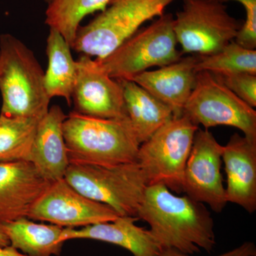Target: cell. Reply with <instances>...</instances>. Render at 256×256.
Segmentation results:
<instances>
[{"label": "cell", "mask_w": 256, "mask_h": 256, "mask_svg": "<svg viewBox=\"0 0 256 256\" xmlns=\"http://www.w3.org/2000/svg\"><path fill=\"white\" fill-rule=\"evenodd\" d=\"M183 116L206 130L232 126L256 142V111L207 72H197L196 84Z\"/></svg>", "instance_id": "obj_9"}, {"label": "cell", "mask_w": 256, "mask_h": 256, "mask_svg": "<svg viewBox=\"0 0 256 256\" xmlns=\"http://www.w3.org/2000/svg\"><path fill=\"white\" fill-rule=\"evenodd\" d=\"M10 246L28 256H58L64 242L60 240L63 227L38 224L28 218L0 224Z\"/></svg>", "instance_id": "obj_19"}, {"label": "cell", "mask_w": 256, "mask_h": 256, "mask_svg": "<svg viewBox=\"0 0 256 256\" xmlns=\"http://www.w3.org/2000/svg\"><path fill=\"white\" fill-rule=\"evenodd\" d=\"M225 2L236 1L244 6L246 14L245 22L235 38V42L240 46L255 50L256 47V0H216Z\"/></svg>", "instance_id": "obj_25"}, {"label": "cell", "mask_w": 256, "mask_h": 256, "mask_svg": "<svg viewBox=\"0 0 256 256\" xmlns=\"http://www.w3.org/2000/svg\"><path fill=\"white\" fill-rule=\"evenodd\" d=\"M64 178L82 195L110 206L120 216H137L148 186L137 162L114 166L70 163Z\"/></svg>", "instance_id": "obj_5"}, {"label": "cell", "mask_w": 256, "mask_h": 256, "mask_svg": "<svg viewBox=\"0 0 256 256\" xmlns=\"http://www.w3.org/2000/svg\"><path fill=\"white\" fill-rule=\"evenodd\" d=\"M223 151L212 132L198 128L184 172L183 193L206 204L216 213L228 203L220 172Z\"/></svg>", "instance_id": "obj_11"}, {"label": "cell", "mask_w": 256, "mask_h": 256, "mask_svg": "<svg viewBox=\"0 0 256 256\" xmlns=\"http://www.w3.org/2000/svg\"><path fill=\"white\" fill-rule=\"evenodd\" d=\"M117 80L124 92L128 118L141 144L172 118V111L136 82Z\"/></svg>", "instance_id": "obj_18"}, {"label": "cell", "mask_w": 256, "mask_h": 256, "mask_svg": "<svg viewBox=\"0 0 256 256\" xmlns=\"http://www.w3.org/2000/svg\"><path fill=\"white\" fill-rule=\"evenodd\" d=\"M198 129L184 116L173 117L140 144L137 162L148 186L163 184L171 192L183 193L184 172Z\"/></svg>", "instance_id": "obj_7"}, {"label": "cell", "mask_w": 256, "mask_h": 256, "mask_svg": "<svg viewBox=\"0 0 256 256\" xmlns=\"http://www.w3.org/2000/svg\"><path fill=\"white\" fill-rule=\"evenodd\" d=\"M63 132L70 163L114 166L137 162L140 143L128 117L97 118L72 111Z\"/></svg>", "instance_id": "obj_2"}, {"label": "cell", "mask_w": 256, "mask_h": 256, "mask_svg": "<svg viewBox=\"0 0 256 256\" xmlns=\"http://www.w3.org/2000/svg\"><path fill=\"white\" fill-rule=\"evenodd\" d=\"M10 246L9 239L3 233L2 230L0 229V246L6 247Z\"/></svg>", "instance_id": "obj_28"}, {"label": "cell", "mask_w": 256, "mask_h": 256, "mask_svg": "<svg viewBox=\"0 0 256 256\" xmlns=\"http://www.w3.org/2000/svg\"><path fill=\"white\" fill-rule=\"evenodd\" d=\"M76 63L72 92L74 112L102 119L128 118L122 88L100 68L95 60L82 54Z\"/></svg>", "instance_id": "obj_12"}, {"label": "cell", "mask_w": 256, "mask_h": 256, "mask_svg": "<svg viewBox=\"0 0 256 256\" xmlns=\"http://www.w3.org/2000/svg\"><path fill=\"white\" fill-rule=\"evenodd\" d=\"M227 201L248 213L256 210V142L234 133L224 146Z\"/></svg>", "instance_id": "obj_16"}, {"label": "cell", "mask_w": 256, "mask_h": 256, "mask_svg": "<svg viewBox=\"0 0 256 256\" xmlns=\"http://www.w3.org/2000/svg\"><path fill=\"white\" fill-rule=\"evenodd\" d=\"M50 183L30 162L0 163V224L28 218Z\"/></svg>", "instance_id": "obj_13"}, {"label": "cell", "mask_w": 256, "mask_h": 256, "mask_svg": "<svg viewBox=\"0 0 256 256\" xmlns=\"http://www.w3.org/2000/svg\"><path fill=\"white\" fill-rule=\"evenodd\" d=\"M181 11L174 18V31L182 54L208 56L235 40L242 23L216 0H182Z\"/></svg>", "instance_id": "obj_8"}, {"label": "cell", "mask_w": 256, "mask_h": 256, "mask_svg": "<svg viewBox=\"0 0 256 256\" xmlns=\"http://www.w3.org/2000/svg\"><path fill=\"white\" fill-rule=\"evenodd\" d=\"M66 117L60 106L50 108L38 122L32 144L30 162L50 182L64 178L70 164L63 132Z\"/></svg>", "instance_id": "obj_17"}, {"label": "cell", "mask_w": 256, "mask_h": 256, "mask_svg": "<svg viewBox=\"0 0 256 256\" xmlns=\"http://www.w3.org/2000/svg\"><path fill=\"white\" fill-rule=\"evenodd\" d=\"M120 216L110 206L82 195L65 178L50 182L32 204L28 218L63 228L112 222Z\"/></svg>", "instance_id": "obj_10"}, {"label": "cell", "mask_w": 256, "mask_h": 256, "mask_svg": "<svg viewBox=\"0 0 256 256\" xmlns=\"http://www.w3.org/2000/svg\"><path fill=\"white\" fill-rule=\"evenodd\" d=\"M212 74L248 105L254 108L256 107V75L246 73Z\"/></svg>", "instance_id": "obj_24"}, {"label": "cell", "mask_w": 256, "mask_h": 256, "mask_svg": "<svg viewBox=\"0 0 256 256\" xmlns=\"http://www.w3.org/2000/svg\"><path fill=\"white\" fill-rule=\"evenodd\" d=\"M70 48L60 32L50 28L46 41L48 68L44 73L45 88L50 99L64 98L68 106L72 105V92L76 78V63Z\"/></svg>", "instance_id": "obj_20"}, {"label": "cell", "mask_w": 256, "mask_h": 256, "mask_svg": "<svg viewBox=\"0 0 256 256\" xmlns=\"http://www.w3.org/2000/svg\"><path fill=\"white\" fill-rule=\"evenodd\" d=\"M0 256H28L23 254L22 252H18L16 249L13 248L12 247L0 246Z\"/></svg>", "instance_id": "obj_27"}, {"label": "cell", "mask_w": 256, "mask_h": 256, "mask_svg": "<svg viewBox=\"0 0 256 256\" xmlns=\"http://www.w3.org/2000/svg\"><path fill=\"white\" fill-rule=\"evenodd\" d=\"M174 18L172 14H163L112 53L96 58V62L111 78L131 80L151 67L160 68L178 62L182 54L176 48Z\"/></svg>", "instance_id": "obj_6"}, {"label": "cell", "mask_w": 256, "mask_h": 256, "mask_svg": "<svg viewBox=\"0 0 256 256\" xmlns=\"http://www.w3.org/2000/svg\"><path fill=\"white\" fill-rule=\"evenodd\" d=\"M175 0H111L88 24L79 26L72 48L102 58L132 36L148 20L164 14Z\"/></svg>", "instance_id": "obj_4"}, {"label": "cell", "mask_w": 256, "mask_h": 256, "mask_svg": "<svg viewBox=\"0 0 256 256\" xmlns=\"http://www.w3.org/2000/svg\"><path fill=\"white\" fill-rule=\"evenodd\" d=\"M137 216H119L112 222L86 226L80 228H64L60 240L90 239L124 248L133 256H158L164 250L148 229L138 226Z\"/></svg>", "instance_id": "obj_15"}, {"label": "cell", "mask_w": 256, "mask_h": 256, "mask_svg": "<svg viewBox=\"0 0 256 256\" xmlns=\"http://www.w3.org/2000/svg\"><path fill=\"white\" fill-rule=\"evenodd\" d=\"M41 119L0 114V163L30 162L32 144Z\"/></svg>", "instance_id": "obj_22"}, {"label": "cell", "mask_w": 256, "mask_h": 256, "mask_svg": "<svg viewBox=\"0 0 256 256\" xmlns=\"http://www.w3.org/2000/svg\"><path fill=\"white\" fill-rule=\"evenodd\" d=\"M0 92L3 116L42 118L50 109L44 72L33 52L9 34L0 36Z\"/></svg>", "instance_id": "obj_3"}, {"label": "cell", "mask_w": 256, "mask_h": 256, "mask_svg": "<svg viewBox=\"0 0 256 256\" xmlns=\"http://www.w3.org/2000/svg\"><path fill=\"white\" fill-rule=\"evenodd\" d=\"M46 22L57 30L72 47L80 23L87 15L102 11L111 0H45Z\"/></svg>", "instance_id": "obj_21"}, {"label": "cell", "mask_w": 256, "mask_h": 256, "mask_svg": "<svg viewBox=\"0 0 256 256\" xmlns=\"http://www.w3.org/2000/svg\"><path fill=\"white\" fill-rule=\"evenodd\" d=\"M196 70L212 74L246 73L256 75V50L245 48L232 41L216 53L200 56Z\"/></svg>", "instance_id": "obj_23"}, {"label": "cell", "mask_w": 256, "mask_h": 256, "mask_svg": "<svg viewBox=\"0 0 256 256\" xmlns=\"http://www.w3.org/2000/svg\"><path fill=\"white\" fill-rule=\"evenodd\" d=\"M137 217L149 224L163 248L188 255L215 247L214 223L203 203L178 196L163 184L146 186Z\"/></svg>", "instance_id": "obj_1"}, {"label": "cell", "mask_w": 256, "mask_h": 256, "mask_svg": "<svg viewBox=\"0 0 256 256\" xmlns=\"http://www.w3.org/2000/svg\"><path fill=\"white\" fill-rule=\"evenodd\" d=\"M200 56L182 57L178 62L154 70H146L130 80L140 86L172 111L173 117L183 116L184 108L196 84V66Z\"/></svg>", "instance_id": "obj_14"}, {"label": "cell", "mask_w": 256, "mask_h": 256, "mask_svg": "<svg viewBox=\"0 0 256 256\" xmlns=\"http://www.w3.org/2000/svg\"><path fill=\"white\" fill-rule=\"evenodd\" d=\"M158 256H188L172 248L164 249ZM216 256H256V247L252 242H245L233 250Z\"/></svg>", "instance_id": "obj_26"}]
</instances>
